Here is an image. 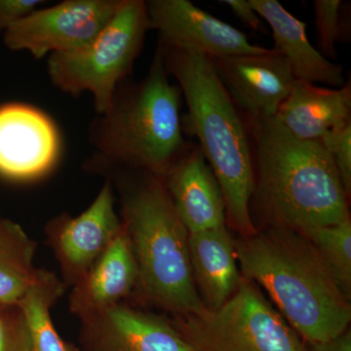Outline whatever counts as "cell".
I'll return each instance as SVG.
<instances>
[{
	"label": "cell",
	"mask_w": 351,
	"mask_h": 351,
	"mask_svg": "<svg viewBox=\"0 0 351 351\" xmlns=\"http://www.w3.org/2000/svg\"><path fill=\"white\" fill-rule=\"evenodd\" d=\"M243 117L253 154L251 202L267 226L304 232L350 218V196L319 141L299 140L276 117Z\"/></svg>",
	"instance_id": "cell-1"
},
{
	"label": "cell",
	"mask_w": 351,
	"mask_h": 351,
	"mask_svg": "<svg viewBox=\"0 0 351 351\" xmlns=\"http://www.w3.org/2000/svg\"><path fill=\"white\" fill-rule=\"evenodd\" d=\"M235 254L241 276L267 293L308 345L325 343L348 330L350 300L301 232L267 226L235 242Z\"/></svg>",
	"instance_id": "cell-2"
},
{
	"label": "cell",
	"mask_w": 351,
	"mask_h": 351,
	"mask_svg": "<svg viewBox=\"0 0 351 351\" xmlns=\"http://www.w3.org/2000/svg\"><path fill=\"white\" fill-rule=\"evenodd\" d=\"M87 167L114 179L110 181L121 195V221L137 263L133 294L175 316L206 311L191 271L189 232L162 178L101 164H88Z\"/></svg>",
	"instance_id": "cell-3"
},
{
	"label": "cell",
	"mask_w": 351,
	"mask_h": 351,
	"mask_svg": "<svg viewBox=\"0 0 351 351\" xmlns=\"http://www.w3.org/2000/svg\"><path fill=\"white\" fill-rule=\"evenodd\" d=\"M158 45L188 107L186 130L199 141L198 147L223 193L226 221L240 237H251L257 232L251 214L255 178L243 115L226 91L212 58Z\"/></svg>",
	"instance_id": "cell-4"
},
{
	"label": "cell",
	"mask_w": 351,
	"mask_h": 351,
	"mask_svg": "<svg viewBox=\"0 0 351 351\" xmlns=\"http://www.w3.org/2000/svg\"><path fill=\"white\" fill-rule=\"evenodd\" d=\"M181 98L158 45L147 75L122 82L107 112L92 121L89 140L95 152L87 162L163 178L189 145Z\"/></svg>",
	"instance_id": "cell-5"
},
{
	"label": "cell",
	"mask_w": 351,
	"mask_h": 351,
	"mask_svg": "<svg viewBox=\"0 0 351 351\" xmlns=\"http://www.w3.org/2000/svg\"><path fill=\"white\" fill-rule=\"evenodd\" d=\"M149 29L147 1L121 0L112 19L89 45L48 57L51 82L73 96L89 92L97 115L103 114L117 88L130 77Z\"/></svg>",
	"instance_id": "cell-6"
},
{
	"label": "cell",
	"mask_w": 351,
	"mask_h": 351,
	"mask_svg": "<svg viewBox=\"0 0 351 351\" xmlns=\"http://www.w3.org/2000/svg\"><path fill=\"white\" fill-rule=\"evenodd\" d=\"M175 317L176 329L195 351H308L258 285L243 277L216 311Z\"/></svg>",
	"instance_id": "cell-7"
},
{
	"label": "cell",
	"mask_w": 351,
	"mask_h": 351,
	"mask_svg": "<svg viewBox=\"0 0 351 351\" xmlns=\"http://www.w3.org/2000/svg\"><path fill=\"white\" fill-rule=\"evenodd\" d=\"M121 0H66L36 9L9 27L8 49L27 51L36 59L89 45L112 19Z\"/></svg>",
	"instance_id": "cell-8"
},
{
	"label": "cell",
	"mask_w": 351,
	"mask_h": 351,
	"mask_svg": "<svg viewBox=\"0 0 351 351\" xmlns=\"http://www.w3.org/2000/svg\"><path fill=\"white\" fill-rule=\"evenodd\" d=\"M147 8L149 29L158 32L159 44L164 47L212 59L269 51L254 45L243 32L188 0H149Z\"/></svg>",
	"instance_id": "cell-9"
},
{
	"label": "cell",
	"mask_w": 351,
	"mask_h": 351,
	"mask_svg": "<svg viewBox=\"0 0 351 351\" xmlns=\"http://www.w3.org/2000/svg\"><path fill=\"white\" fill-rule=\"evenodd\" d=\"M122 228L115 211V193L110 180L83 213L60 215L46 228L48 241L61 267L64 280L75 285L103 255Z\"/></svg>",
	"instance_id": "cell-10"
},
{
	"label": "cell",
	"mask_w": 351,
	"mask_h": 351,
	"mask_svg": "<svg viewBox=\"0 0 351 351\" xmlns=\"http://www.w3.org/2000/svg\"><path fill=\"white\" fill-rule=\"evenodd\" d=\"M60 154L54 122L22 104L0 107V175L27 181L49 172Z\"/></svg>",
	"instance_id": "cell-11"
},
{
	"label": "cell",
	"mask_w": 351,
	"mask_h": 351,
	"mask_svg": "<svg viewBox=\"0 0 351 351\" xmlns=\"http://www.w3.org/2000/svg\"><path fill=\"white\" fill-rule=\"evenodd\" d=\"M213 62L232 101L250 119L276 117L295 82L287 60L274 49L265 54L217 58Z\"/></svg>",
	"instance_id": "cell-12"
},
{
	"label": "cell",
	"mask_w": 351,
	"mask_h": 351,
	"mask_svg": "<svg viewBox=\"0 0 351 351\" xmlns=\"http://www.w3.org/2000/svg\"><path fill=\"white\" fill-rule=\"evenodd\" d=\"M82 324L85 351H195L172 321L122 302Z\"/></svg>",
	"instance_id": "cell-13"
},
{
	"label": "cell",
	"mask_w": 351,
	"mask_h": 351,
	"mask_svg": "<svg viewBox=\"0 0 351 351\" xmlns=\"http://www.w3.org/2000/svg\"><path fill=\"white\" fill-rule=\"evenodd\" d=\"M162 179L189 234L226 226L223 193L198 145L189 144Z\"/></svg>",
	"instance_id": "cell-14"
},
{
	"label": "cell",
	"mask_w": 351,
	"mask_h": 351,
	"mask_svg": "<svg viewBox=\"0 0 351 351\" xmlns=\"http://www.w3.org/2000/svg\"><path fill=\"white\" fill-rule=\"evenodd\" d=\"M138 280L137 263L123 223L119 234L84 276L73 286L71 313L86 319L121 304L133 294Z\"/></svg>",
	"instance_id": "cell-15"
},
{
	"label": "cell",
	"mask_w": 351,
	"mask_h": 351,
	"mask_svg": "<svg viewBox=\"0 0 351 351\" xmlns=\"http://www.w3.org/2000/svg\"><path fill=\"white\" fill-rule=\"evenodd\" d=\"M276 117L299 140L320 141L351 123L350 82L329 89L295 80Z\"/></svg>",
	"instance_id": "cell-16"
},
{
	"label": "cell",
	"mask_w": 351,
	"mask_h": 351,
	"mask_svg": "<svg viewBox=\"0 0 351 351\" xmlns=\"http://www.w3.org/2000/svg\"><path fill=\"white\" fill-rule=\"evenodd\" d=\"M261 19L267 21L274 34V49L287 60L295 80L346 84L343 68L332 63L309 43L306 25L276 0H249Z\"/></svg>",
	"instance_id": "cell-17"
},
{
	"label": "cell",
	"mask_w": 351,
	"mask_h": 351,
	"mask_svg": "<svg viewBox=\"0 0 351 351\" xmlns=\"http://www.w3.org/2000/svg\"><path fill=\"white\" fill-rule=\"evenodd\" d=\"M189 260L198 295L207 311H216L239 288L235 241L226 226L189 234Z\"/></svg>",
	"instance_id": "cell-18"
},
{
	"label": "cell",
	"mask_w": 351,
	"mask_h": 351,
	"mask_svg": "<svg viewBox=\"0 0 351 351\" xmlns=\"http://www.w3.org/2000/svg\"><path fill=\"white\" fill-rule=\"evenodd\" d=\"M36 249L22 226L0 216V304H19L38 280Z\"/></svg>",
	"instance_id": "cell-19"
},
{
	"label": "cell",
	"mask_w": 351,
	"mask_h": 351,
	"mask_svg": "<svg viewBox=\"0 0 351 351\" xmlns=\"http://www.w3.org/2000/svg\"><path fill=\"white\" fill-rule=\"evenodd\" d=\"M64 284L53 272L41 269L38 280L19 302L29 332L27 351H71L51 317V308L63 295Z\"/></svg>",
	"instance_id": "cell-20"
},
{
	"label": "cell",
	"mask_w": 351,
	"mask_h": 351,
	"mask_svg": "<svg viewBox=\"0 0 351 351\" xmlns=\"http://www.w3.org/2000/svg\"><path fill=\"white\" fill-rule=\"evenodd\" d=\"M315 247L343 295L351 298V219L301 232Z\"/></svg>",
	"instance_id": "cell-21"
},
{
	"label": "cell",
	"mask_w": 351,
	"mask_h": 351,
	"mask_svg": "<svg viewBox=\"0 0 351 351\" xmlns=\"http://www.w3.org/2000/svg\"><path fill=\"white\" fill-rule=\"evenodd\" d=\"M313 7L320 53L334 57L337 41H346L350 36L345 4L341 0H315Z\"/></svg>",
	"instance_id": "cell-22"
},
{
	"label": "cell",
	"mask_w": 351,
	"mask_h": 351,
	"mask_svg": "<svg viewBox=\"0 0 351 351\" xmlns=\"http://www.w3.org/2000/svg\"><path fill=\"white\" fill-rule=\"evenodd\" d=\"M29 332L19 304H0V351H27Z\"/></svg>",
	"instance_id": "cell-23"
},
{
	"label": "cell",
	"mask_w": 351,
	"mask_h": 351,
	"mask_svg": "<svg viewBox=\"0 0 351 351\" xmlns=\"http://www.w3.org/2000/svg\"><path fill=\"white\" fill-rule=\"evenodd\" d=\"M331 154L346 189L351 195V123L339 130L329 132L319 141Z\"/></svg>",
	"instance_id": "cell-24"
},
{
	"label": "cell",
	"mask_w": 351,
	"mask_h": 351,
	"mask_svg": "<svg viewBox=\"0 0 351 351\" xmlns=\"http://www.w3.org/2000/svg\"><path fill=\"white\" fill-rule=\"evenodd\" d=\"M44 3L41 0H0V38L11 25Z\"/></svg>",
	"instance_id": "cell-25"
},
{
	"label": "cell",
	"mask_w": 351,
	"mask_h": 351,
	"mask_svg": "<svg viewBox=\"0 0 351 351\" xmlns=\"http://www.w3.org/2000/svg\"><path fill=\"white\" fill-rule=\"evenodd\" d=\"M221 3L230 7V10L245 25L253 31L262 29L260 16L254 10L249 0H221Z\"/></svg>",
	"instance_id": "cell-26"
},
{
	"label": "cell",
	"mask_w": 351,
	"mask_h": 351,
	"mask_svg": "<svg viewBox=\"0 0 351 351\" xmlns=\"http://www.w3.org/2000/svg\"><path fill=\"white\" fill-rule=\"evenodd\" d=\"M308 351H351V332L346 330L337 338L330 339L325 343H313Z\"/></svg>",
	"instance_id": "cell-27"
}]
</instances>
